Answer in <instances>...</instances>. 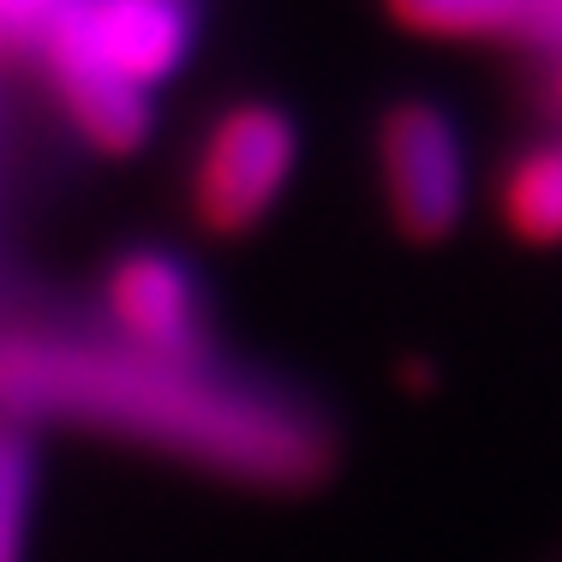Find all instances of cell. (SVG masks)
<instances>
[{"label": "cell", "mask_w": 562, "mask_h": 562, "mask_svg": "<svg viewBox=\"0 0 562 562\" xmlns=\"http://www.w3.org/2000/svg\"><path fill=\"white\" fill-rule=\"evenodd\" d=\"M0 419L109 431L276 497L317 491L341 467V431L317 395L227 359H156L114 336H0Z\"/></svg>", "instance_id": "cell-1"}, {"label": "cell", "mask_w": 562, "mask_h": 562, "mask_svg": "<svg viewBox=\"0 0 562 562\" xmlns=\"http://www.w3.org/2000/svg\"><path fill=\"white\" fill-rule=\"evenodd\" d=\"M371 168H378L383 216L407 246H449L479 204V162L467 120L443 97L401 90L371 120Z\"/></svg>", "instance_id": "cell-2"}, {"label": "cell", "mask_w": 562, "mask_h": 562, "mask_svg": "<svg viewBox=\"0 0 562 562\" xmlns=\"http://www.w3.org/2000/svg\"><path fill=\"white\" fill-rule=\"evenodd\" d=\"M60 12V0H0V43L24 48V43H43L48 19Z\"/></svg>", "instance_id": "cell-9"}, {"label": "cell", "mask_w": 562, "mask_h": 562, "mask_svg": "<svg viewBox=\"0 0 562 562\" xmlns=\"http://www.w3.org/2000/svg\"><path fill=\"white\" fill-rule=\"evenodd\" d=\"M36 508V449L19 425H0V562H24Z\"/></svg>", "instance_id": "cell-7"}, {"label": "cell", "mask_w": 562, "mask_h": 562, "mask_svg": "<svg viewBox=\"0 0 562 562\" xmlns=\"http://www.w3.org/2000/svg\"><path fill=\"white\" fill-rule=\"evenodd\" d=\"M515 97H520L527 126H557L562 132V55L520 60L515 66Z\"/></svg>", "instance_id": "cell-8"}, {"label": "cell", "mask_w": 562, "mask_h": 562, "mask_svg": "<svg viewBox=\"0 0 562 562\" xmlns=\"http://www.w3.org/2000/svg\"><path fill=\"white\" fill-rule=\"evenodd\" d=\"M300 120L270 97H234L210 114L204 138L192 150L186 204L204 234L246 239L281 210L293 173H300Z\"/></svg>", "instance_id": "cell-3"}, {"label": "cell", "mask_w": 562, "mask_h": 562, "mask_svg": "<svg viewBox=\"0 0 562 562\" xmlns=\"http://www.w3.org/2000/svg\"><path fill=\"white\" fill-rule=\"evenodd\" d=\"M48 24L72 31L109 72L156 97L198 43V0H60Z\"/></svg>", "instance_id": "cell-5"}, {"label": "cell", "mask_w": 562, "mask_h": 562, "mask_svg": "<svg viewBox=\"0 0 562 562\" xmlns=\"http://www.w3.org/2000/svg\"><path fill=\"white\" fill-rule=\"evenodd\" d=\"M102 312L109 336L156 359H222L210 293L198 270L168 246H132L102 276Z\"/></svg>", "instance_id": "cell-4"}, {"label": "cell", "mask_w": 562, "mask_h": 562, "mask_svg": "<svg viewBox=\"0 0 562 562\" xmlns=\"http://www.w3.org/2000/svg\"><path fill=\"white\" fill-rule=\"evenodd\" d=\"M491 210L503 234L527 251L562 246V132L557 126H520L491 168Z\"/></svg>", "instance_id": "cell-6"}]
</instances>
